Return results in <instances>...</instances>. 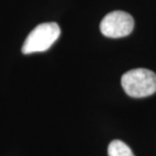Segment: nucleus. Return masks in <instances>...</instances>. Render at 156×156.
<instances>
[{
    "instance_id": "obj_1",
    "label": "nucleus",
    "mask_w": 156,
    "mask_h": 156,
    "mask_svg": "<svg viewBox=\"0 0 156 156\" xmlns=\"http://www.w3.org/2000/svg\"><path fill=\"white\" fill-rule=\"evenodd\" d=\"M121 83L125 92L132 98H146L156 92V74L144 68L128 71L122 76Z\"/></svg>"
},
{
    "instance_id": "obj_2",
    "label": "nucleus",
    "mask_w": 156,
    "mask_h": 156,
    "mask_svg": "<svg viewBox=\"0 0 156 156\" xmlns=\"http://www.w3.org/2000/svg\"><path fill=\"white\" fill-rule=\"evenodd\" d=\"M60 27L56 23H41L36 27L23 43L21 52L26 55L45 52L52 47L60 37Z\"/></svg>"
},
{
    "instance_id": "obj_3",
    "label": "nucleus",
    "mask_w": 156,
    "mask_h": 156,
    "mask_svg": "<svg viewBox=\"0 0 156 156\" xmlns=\"http://www.w3.org/2000/svg\"><path fill=\"white\" fill-rule=\"evenodd\" d=\"M134 29L132 15L117 10L108 13L101 23V32L108 38H123L129 36Z\"/></svg>"
},
{
    "instance_id": "obj_4",
    "label": "nucleus",
    "mask_w": 156,
    "mask_h": 156,
    "mask_svg": "<svg viewBox=\"0 0 156 156\" xmlns=\"http://www.w3.org/2000/svg\"><path fill=\"white\" fill-rule=\"evenodd\" d=\"M108 154V156H135L129 146L120 140H114L110 143Z\"/></svg>"
}]
</instances>
